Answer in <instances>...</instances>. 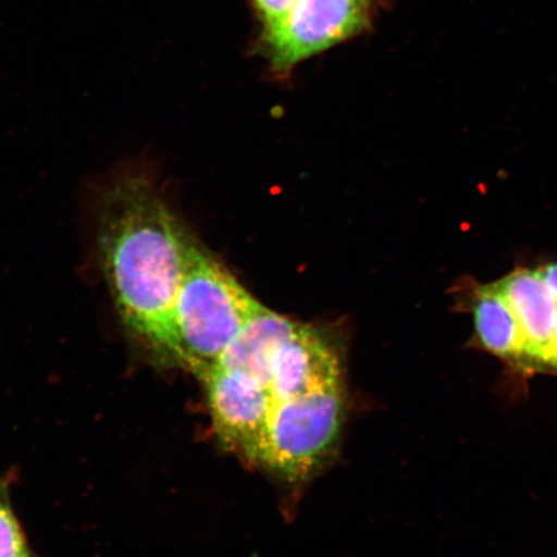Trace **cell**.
<instances>
[{
  "label": "cell",
  "mask_w": 557,
  "mask_h": 557,
  "mask_svg": "<svg viewBox=\"0 0 557 557\" xmlns=\"http://www.w3.org/2000/svg\"><path fill=\"white\" fill-rule=\"evenodd\" d=\"M338 381H343V368L330 334L296 322L270 363L268 386L273 401Z\"/></svg>",
  "instance_id": "6"
},
{
  "label": "cell",
  "mask_w": 557,
  "mask_h": 557,
  "mask_svg": "<svg viewBox=\"0 0 557 557\" xmlns=\"http://www.w3.org/2000/svg\"><path fill=\"white\" fill-rule=\"evenodd\" d=\"M546 366H552L557 369V315H556V324L553 334L552 345H549V350L547 355Z\"/></svg>",
  "instance_id": "12"
},
{
  "label": "cell",
  "mask_w": 557,
  "mask_h": 557,
  "mask_svg": "<svg viewBox=\"0 0 557 557\" xmlns=\"http://www.w3.org/2000/svg\"><path fill=\"white\" fill-rule=\"evenodd\" d=\"M0 557H33L13 511L9 486L0 482Z\"/></svg>",
  "instance_id": "9"
},
{
  "label": "cell",
  "mask_w": 557,
  "mask_h": 557,
  "mask_svg": "<svg viewBox=\"0 0 557 557\" xmlns=\"http://www.w3.org/2000/svg\"><path fill=\"white\" fill-rule=\"evenodd\" d=\"M537 273L557 299V262L545 264V267L537 270Z\"/></svg>",
  "instance_id": "11"
},
{
  "label": "cell",
  "mask_w": 557,
  "mask_h": 557,
  "mask_svg": "<svg viewBox=\"0 0 557 557\" xmlns=\"http://www.w3.org/2000/svg\"><path fill=\"white\" fill-rule=\"evenodd\" d=\"M261 306L185 230L184 269L174 308L185 367L197 373L214 363Z\"/></svg>",
  "instance_id": "2"
},
{
  "label": "cell",
  "mask_w": 557,
  "mask_h": 557,
  "mask_svg": "<svg viewBox=\"0 0 557 557\" xmlns=\"http://www.w3.org/2000/svg\"><path fill=\"white\" fill-rule=\"evenodd\" d=\"M470 310L475 338L485 351L512 363L529 364L518 320L493 283L472 292Z\"/></svg>",
  "instance_id": "8"
},
{
  "label": "cell",
  "mask_w": 557,
  "mask_h": 557,
  "mask_svg": "<svg viewBox=\"0 0 557 557\" xmlns=\"http://www.w3.org/2000/svg\"><path fill=\"white\" fill-rule=\"evenodd\" d=\"M296 2L297 0H253L256 9L267 26L281 21L294 9Z\"/></svg>",
  "instance_id": "10"
},
{
  "label": "cell",
  "mask_w": 557,
  "mask_h": 557,
  "mask_svg": "<svg viewBox=\"0 0 557 557\" xmlns=\"http://www.w3.org/2000/svg\"><path fill=\"white\" fill-rule=\"evenodd\" d=\"M344 416V381L273 401L252 461L288 480L308 476L337 443Z\"/></svg>",
  "instance_id": "3"
},
{
  "label": "cell",
  "mask_w": 557,
  "mask_h": 557,
  "mask_svg": "<svg viewBox=\"0 0 557 557\" xmlns=\"http://www.w3.org/2000/svg\"><path fill=\"white\" fill-rule=\"evenodd\" d=\"M195 375L205 385L221 442L252 459L273 406L269 388L252 375L218 364L201 368Z\"/></svg>",
  "instance_id": "5"
},
{
  "label": "cell",
  "mask_w": 557,
  "mask_h": 557,
  "mask_svg": "<svg viewBox=\"0 0 557 557\" xmlns=\"http://www.w3.org/2000/svg\"><path fill=\"white\" fill-rule=\"evenodd\" d=\"M371 0H297L294 9L267 26L263 41L271 64L289 70L367 29Z\"/></svg>",
  "instance_id": "4"
},
{
  "label": "cell",
  "mask_w": 557,
  "mask_h": 557,
  "mask_svg": "<svg viewBox=\"0 0 557 557\" xmlns=\"http://www.w3.org/2000/svg\"><path fill=\"white\" fill-rule=\"evenodd\" d=\"M517 318L529 364H545L557 315V299L537 270L517 269L493 283Z\"/></svg>",
  "instance_id": "7"
},
{
  "label": "cell",
  "mask_w": 557,
  "mask_h": 557,
  "mask_svg": "<svg viewBox=\"0 0 557 557\" xmlns=\"http://www.w3.org/2000/svg\"><path fill=\"white\" fill-rule=\"evenodd\" d=\"M185 230L144 176L117 180L102 195L97 246L116 310L151 352L184 367L174 308Z\"/></svg>",
  "instance_id": "1"
}]
</instances>
